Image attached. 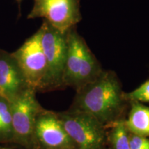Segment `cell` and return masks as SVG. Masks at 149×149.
Returning <instances> with one entry per match:
<instances>
[{
    "mask_svg": "<svg viewBox=\"0 0 149 149\" xmlns=\"http://www.w3.org/2000/svg\"><path fill=\"white\" fill-rule=\"evenodd\" d=\"M117 74L103 70L91 82L76 91L70 109L88 113L106 128L119 119L128 105Z\"/></svg>",
    "mask_w": 149,
    "mask_h": 149,
    "instance_id": "6da1fadb",
    "label": "cell"
},
{
    "mask_svg": "<svg viewBox=\"0 0 149 149\" xmlns=\"http://www.w3.org/2000/svg\"><path fill=\"white\" fill-rule=\"evenodd\" d=\"M66 37L68 48L63 85L77 91L95 79L104 69L76 26L67 32Z\"/></svg>",
    "mask_w": 149,
    "mask_h": 149,
    "instance_id": "7a4b0ae2",
    "label": "cell"
},
{
    "mask_svg": "<svg viewBox=\"0 0 149 149\" xmlns=\"http://www.w3.org/2000/svg\"><path fill=\"white\" fill-rule=\"evenodd\" d=\"M57 115L77 149H104L107 128L95 117L73 109Z\"/></svg>",
    "mask_w": 149,
    "mask_h": 149,
    "instance_id": "3957f363",
    "label": "cell"
},
{
    "mask_svg": "<svg viewBox=\"0 0 149 149\" xmlns=\"http://www.w3.org/2000/svg\"><path fill=\"white\" fill-rule=\"evenodd\" d=\"M13 56L28 86L33 90L47 86V61L41 43L40 29L29 37Z\"/></svg>",
    "mask_w": 149,
    "mask_h": 149,
    "instance_id": "277c9868",
    "label": "cell"
},
{
    "mask_svg": "<svg viewBox=\"0 0 149 149\" xmlns=\"http://www.w3.org/2000/svg\"><path fill=\"white\" fill-rule=\"evenodd\" d=\"M28 19L43 18L63 33L81 22L80 0H33Z\"/></svg>",
    "mask_w": 149,
    "mask_h": 149,
    "instance_id": "5b68a950",
    "label": "cell"
},
{
    "mask_svg": "<svg viewBox=\"0 0 149 149\" xmlns=\"http://www.w3.org/2000/svg\"><path fill=\"white\" fill-rule=\"evenodd\" d=\"M40 31L41 43L47 61V86H62L68 48L67 33L60 32L45 20Z\"/></svg>",
    "mask_w": 149,
    "mask_h": 149,
    "instance_id": "8992f818",
    "label": "cell"
},
{
    "mask_svg": "<svg viewBox=\"0 0 149 149\" xmlns=\"http://www.w3.org/2000/svg\"><path fill=\"white\" fill-rule=\"evenodd\" d=\"M34 135L48 149H77L58 115L51 112H39L35 123Z\"/></svg>",
    "mask_w": 149,
    "mask_h": 149,
    "instance_id": "52a82bcc",
    "label": "cell"
},
{
    "mask_svg": "<svg viewBox=\"0 0 149 149\" xmlns=\"http://www.w3.org/2000/svg\"><path fill=\"white\" fill-rule=\"evenodd\" d=\"M34 91L28 86L13 101V128L19 137L24 139H29L34 134L35 120L40 111Z\"/></svg>",
    "mask_w": 149,
    "mask_h": 149,
    "instance_id": "ba28073f",
    "label": "cell"
},
{
    "mask_svg": "<svg viewBox=\"0 0 149 149\" xmlns=\"http://www.w3.org/2000/svg\"><path fill=\"white\" fill-rule=\"evenodd\" d=\"M24 84L26 82L13 56L0 55V97L13 101Z\"/></svg>",
    "mask_w": 149,
    "mask_h": 149,
    "instance_id": "9c48e42d",
    "label": "cell"
},
{
    "mask_svg": "<svg viewBox=\"0 0 149 149\" xmlns=\"http://www.w3.org/2000/svg\"><path fill=\"white\" fill-rule=\"evenodd\" d=\"M128 104L130 108L125 123L129 133L149 137V107L136 102Z\"/></svg>",
    "mask_w": 149,
    "mask_h": 149,
    "instance_id": "30bf717a",
    "label": "cell"
},
{
    "mask_svg": "<svg viewBox=\"0 0 149 149\" xmlns=\"http://www.w3.org/2000/svg\"><path fill=\"white\" fill-rule=\"evenodd\" d=\"M107 139L112 149H130V133L126 127L125 119L120 118L106 128Z\"/></svg>",
    "mask_w": 149,
    "mask_h": 149,
    "instance_id": "8fae6325",
    "label": "cell"
},
{
    "mask_svg": "<svg viewBox=\"0 0 149 149\" xmlns=\"http://www.w3.org/2000/svg\"><path fill=\"white\" fill-rule=\"evenodd\" d=\"M124 97L128 104L132 102L149 103V80L131 92H124Z\"/></svg>",
    "mask_w": 149,
    "mask_h": 149,
    "instance_id": "7c38bea8",
    "label": "cell"
},
{
    "mask_svg": "<svg viewBox=\"0 0 149 149\" xmlns=\"http://www.w3.org/2000/svg\"><path fill=\"white\" fill-rule=\"evenodd\" d=\"M12 126V115L8 106L4 102H0V131L6 132Z\"/></svg>",
    "mask_w": 149,
    "mask_h": 149,
    "instance_id": "4fadbf2b",
    "label": "cell"
},
{
    "mask_svg": "<svg viewBox=\"0 0 149 149\" xmlns=\"http://www.w3.org/2000/svg\"><path fill=\"white\" fill-rule=\"evenodd\" d=\"M130 149H149V137L130 133Z\"/></svg>",
    "mask_w": 149,
    "mask_h": 149,
    "instance_id": "5bb4252c",
    "label": "cell"
},
{
    "mask_svg": "<svg viewBox=\"0 0 149 149\" xmlns=\"http://www.w3.org/2000/svg\"><path fill=\"white\" fill-rule=\"evenodd\" d=\"M22 1H23V0H16V1H17V2L18 3V4H19V6H20V4H21V3L22 2Z\"/></svg>",
    "mask_w": 149,
    "mask_h": 149,
    "instance_id": "9a60e30c",
    "label": "cell"
}]
</instances>
